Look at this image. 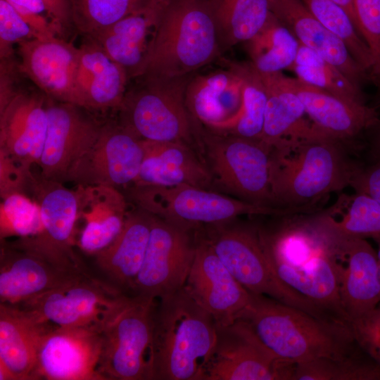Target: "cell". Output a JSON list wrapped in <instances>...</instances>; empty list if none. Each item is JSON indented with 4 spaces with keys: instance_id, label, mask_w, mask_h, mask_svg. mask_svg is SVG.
Masks as SVG:
<instances>
[{
    "instance_id": "cell-36",
    "label": "cell",
    "mask_w": 380,
    "mask_h": 380,
    "mask_svg": "<svg viewBox=\"0 0 380 380\" xmlns=\"http://www.w3.org/2000/svg\"><path fill=\"white\" fill-rule=\"evenodd\" d=\"M158 0H70L74 30L93 39L116 22Z\"/></svg>"
},
{
    "instance_id": "cell-8",
    "label": "cell",
    "mask_w": 380,
    "mask_h": 380,
    "mask_svg": "<svg viewBox=\"0 0 380 380\" xmlns=\"http://www.w3.org/2000/svg\"><path fill=\"white\" fill-rule=\"evenodd\" d=\"M156 299L130 295L101 331L103 380H153Z\"/></svg>"
},
{
    "instance_id": "cell-15",
    "label": "cell",
    "mask_w": 380,
    "mask_h": 380,
    "mask_svg": "<svg viewBox=\"0 0 380 380\" xmlns=\"http://www.w3.org/2000/svg\"><path fill=\"white\" fill-rule=\"evenodd\" d=\"M144 156L143 140L118 120L103 122L94 144L71 167L64 182L77 186L132 185Z\"/></svg>"
},
{
    "instance_id": "cell-35",
    "label": "cell",
    "mask_w": 380,
    "mask_h": 380,
    "mask_svg": "<svg viewBox=\"0 0 380 380\" xmlns=\"http://www.w3.org/2000/svg\"><path fill=\"white\" fill-rule=\"evenodd\" d=\"M350 201L347 213L340 220L329 214L311 220L333 241L380 238V203L366 194L357 192Z\"/></svg>"
},
{
    "instance_id": "cell-22",
    "label": "cell",
    "mask_w": 380,
    "mask_h": 380,
    "mask_svg": "<svg viewBox=\"0 0 380 380\" xmlns=\"http://www.w3.org/2000/svg\"><path fill=\"white\" fill-rule=\"evenodd\" d=\"M286 81L311 122L330 137L341 141L353 139L380 123V113L371 105L346 100L297 77L286 76Z\"/></svg>"
},
{
    "instance_id": "cell-3",
    "label": "cell",
    "mask_w": 380,
    "mask_h": 380,
    "mask_svg": "<svg viewBox=\"0 0 380 380\" xmlns=\"http://www.w3.org/2000/svg\"><path fill=\"white\" fill-rule=\"evenodd\" d=\"M260 237L281 281L327 312L345 319L333 244L310 219L291 223L271 235L260 232Z\"/></svg>"
},
{
    "instance_id": "cell-16",
    "label": "cell",
    "mask_w": 380,
    "mask_h": 380,
    "mask_svg": "<svg viewBox=\"0 0 380 380\" xmlns=\"http://www.w3.org/2000/svg\"><path fill=\"white\" fill-rule=\"evenodd\" d=\"M87 110L47 97V131L38 165L44 179L63 183L73 164L96 141L103 122Z\"/></svg>"
},
{
    "instance_id": "cell-53",
    "label": "cell",
    "mask_w": 380,
    "mask_h": 380,
    "mask_svg": "<svg viewBox=\"0 0 380 380\" xmlns=\"http://www.w3.org/2000/svg\"><path fill=\"white\" fill-rule=\"evenodd\" d=\"M374 241H376L378 246L377 255H378L379 265H380V238L376 239H374Z\"/></svg>"
},
{
    "instance_id": "cell-4",
    "label": "cell",
    "mask_w": 380,
    "mask_h": 380,
    "mask_svg": "<svg viewBox=\"0 0 380 380\" xmlns=\"http://www.w3.org/2000/svg\"><path fill=\"white\" fill-rule=\"evenodd\" d=\"M159 299L153 380H203L216 341V322L184 288Z\"/></svg>"
},
{
    "instance_id": "cell-11",
    "label": "cell",
    "mask_w": 380,
    "mask_h": 380,
    "mask_svg": "<svg viewBox=\"0 0 380 380\" xmlns=\"http://www.w3.org/2000/svg\"><path fill=\"white\" fill-rule=\"evenodd\" d=\"M87 270L77 255L45 247L32 237L1 241L0 304L16 306Z\"/></svg>"
},
{
    "instance_id": "cell-50",
    "label": "cell",
    "mask_w": 380,
    "mask_h": 380,
    "mask_svg": "<svg viewBox=\"0 0 380 380\" xmlns=\"http://www.w3.org/2000/svg\"><path fill=\"white\" fill-rule=\"evenodd\" d=\"M16 10H23L41 13L46 12V8L42 0H5Z\"/></svg>"
},
{
    "instance_id": "cell-45",
    "label": "cell",
    "mask_w": 380,
    "mask_h": 380,
    "mask_svg": "<svg viewBox=\"0 0 380 380\" xmlns=\"http://www.w3.org/2000/svg\"><path fill=\"white\" fill-rule=\"evenodd\" d=\"M32 175L15 162L11 157L0 151V192L1 198L14 193H24L30 188Z\"/></svg>"
},
{
    "instance_id": "cell-20",
    "label": "cell",
    "mask_w": 380,
    "mask_h": 380,
    "mask_svg": "<svg viewBox=\"0 0 380 380\" xmlns=\"http://www.w3.org/2000/svg\"><path fill=\"white\" fill-rule=\"evenodd\" d=\"M334 245L341 305L350 327L380 303L379 261L366 239L336 241Z\"/></svg>"
},
{
    "instance_id": "cell-27",
    "label": "cell",
    "mask_w": 380,
    "mask_h": 380,
    "mask_svg": "<svg viewBox=\"0 0 380 380\" xmlns=\"http://www.w3.org/2000/svg\"><path fill=\"white\" fill-rule=\"evenodd\" d=\"M169 1L158 0L93 39L113 61L126 70L129 81L143 73L156 25Z\"/></svg>"
},
{
    "instance_id": "cell-13",
    "label": "cell",
    "mask_w": 380,
    "mask_h": 380,
    "mask_svg": "<svg viewBox=\"0 0 380 380\" xmlns=\"http://www.w3.org/2000/svg\"><path fill=\"white\" fill-rule=\"evenodd\" d=\"M190 231L153 215L147 249L132 296L157 299L184 287L196 246Z\"/></svg>"
},
{
    "instance_id": "cell-21",
    "label": "cell",
    "mask_w": 380,
    "mask_h": 380,
    "mask_svg": "<svg viewBox=\"0 0 380 380\" xmlns=\"http://www.w3.org/2000/svg\"><path fill=\"white\" fill-rule=\"evenodd\" d=\"M47 96L20 89L0 110V151L25 169L39 165L47 131Z\"/></svg>"
},
{
    "instance_id": "cell-49",
    "label": "cell",
    "mask_w": 380,
    "mask_h": 380,
    "mask_svg": "<svg viewBox=\"0 0 380 380\" xmlns=\"http://www.w3.org/2000/svg\"><path fill=\"white\" fill-rule=\"evenodd\" d=\"M368 154L371 162L380 160V123L368 133Z\"/></svg>"
},
{
    "instance_id": "cell-14",
    "label": "cell",
    "mask_w": 380,
    "mask_h": 380,
    "mask_svg": "<svg viewBox=\"0 0 380 380\" xmlns=\"http://www.w3.org/2000/svg\"><path fill=\"white\" fill-rule=\"evenodd\" d=\"M294 363L270 351L242 322L217 324L203 380H292Z\"/></svg>"
},
{
    "instance_id": "cell-23",
    "label": "cell",
    "mask_w": 380,
    "mask_h": 380,
    "mask_svg": "<svg viewBox=\"0 0 380 380\" xmlns=\"http://www.w3.org/2000/svg\"><path fill=\"white\" fill-rule=\"evenodd\" d=\"M228 67L189 80L185 91L194 122L220 134L231 129L243 111L242 78L232 65Z\"/></svg>"
},
{
    "instance_id": "cell-5",
    "label": "cell",
    "mask_w": 380,
    "mask_h": 380,
    "mask_svg": "<svg viewBox=\"0 0 380 380\" xmlns=\"http://www.w3.org/2000/svg\"><path fill=\"white\" fill-rule=\"evenodd\" d=\"M220 51L208 0H170L156 25L141 75L189 77Z\"/></svg>"
},
{
    "instance_id": "cell-7",
    "label": "cell",
    "mask_w": 380,
    "mask_h": 380,
    "mask_svg": "<svg viewBox=\"0 0 380 380\" xmlns=\"http://www.w3.org/2000/svg\"><path fill=\"white\" fill-rule=\"evenodd\" d=\"M139 208L188 229L227 223L241 215H292L296 209L262 206L189 184L129 189Z\"/></svg>"
},
{
    "instance_id": "cell-44",
    "label": "cell",
    "mask_w": 380,
    "mask_h": 380,
    "mask_svg": "<svg viewBox=\"0 0 380 380\" xmlns=\"http://www.w3.org/2000/svg\"><path fill=\"white\" fill-rule=\"evenodd\" d=\"M357 345L380 366V303L350 324Z\"/></svg>"
},
{
    "instance_id": "cell-34",
    "label": "cell",
    "mask_w": 380,
    "mask_h": 380,
    "mask_svg": "<svg viewBox=\"0 0 380 380\" xmlns=\"http://www.w3.org/2000/svg\"><path fill=\"white\" fill-rule=\"evenodd\" d=\"M253 67L260 73L289 70L296 58L300 42L291 30L271 12L262 27L245 42Z\"/></svg>"
},
{
    "instance_id": "cell-33",
    "label": "cell",
    "mask_w": 380,
    "mask_h": 380,
    "mask_svg": "<svg viewBox=\"0 0 380 380\" xmlns=\"http://www.w3.org/2000/svg\"><path fill=\"white\" fill-rule=\"evenodd\" d=\"M221 51L246 42L264 25L270 0H208Z\"/></svg>"
},
{
    "instance_id": "cell-1",
    "label": "cell",
    "mask_w": 380,
    "mask_h": 380,
    "mask_svg": "<svg viewBox=\"0 0 380 380\" xmlns=\"http://www.w3.org/2000/svg\"><path fill=\"white\" fill-rule=\"evenodd\" d=\"M343 145L317 132L287 138L272 147V206L308 213L322 197L350 186L361 163L354 162Z\"/></svg>"
},
{
    "instance_id": "cell-2",
    "label": "cell",
    "mask_w": 380,
    "mask_h": 380,
    "mask_svg": "<svg viewBox=\"0 0 380 380\" xmlns=\"http://www.w3.org/2000/svg\"><path fill=\"white\" fill-rule=\"evenodd\" d=\"M236 320L274 355L293 363L343 357L360 348L348 324L319 319L264 295L251 293Z\"/></svg>"
},
{
    "instance_id": "cell-31",
    "label": "cell",
    "mask_w": 380,
    "mask_h": 380,
    "mask_svg": "<svg viewBox=\"0 0 380 380\" xmlns=\"http://www.w3.org/2000/svg\"><path fill=\"white\" fill-rule=\"evenodd\" d=\"M30 189L40 207L43 226L42 232L32 237L46 247L75 255L72 246L80 211L77 189L72 191L61 182L33 175Z\"/></svg>"
},
{
    "instance_id": "cell-46",
    "label": "cell",
    "mask_w": 380,
    "mask_h": 380,
    "mask_svg": "<svg viewBox=\"0 0 380 380\" xmlns=\"http://www.w3.org/2000/svg\"><path fill=\"white\" fill-rule=\"evenodd\" d=\"M350 186L355 192L366 194L380 203V160L360 164Z\"/></svg>"
},
{
    "instance_id": "cell-43",
    "label": "cell",
    "mask_w": 380,
    "mask_h": 380,
    "mask_svg": "<svg viewBox=\"0 0 380 380\" xmlns=\"http://www.w3.org/2000/svg\"><path fill=\"white\" fill-rule=\"evenodd\" d=\"M37 37L14 7L0 0V59L14 56V44Z\"/></svg>"
},
{
    "instance_id": "cell-28",
    "label": "cell",
    "mask_w": 380,
    "mask_h": 380,
    "mask_svg": "<svg viewBox=\"0 0 380 380\" xmlns=\"http://www.w3.org/2000/svg\"><path fill=\"white\" fill-rule=\"evenodd\" d=\"M45 327L21 308L0 304V380H34Z\"/></svg>"
},
{
    "instance_id": "cell-24",
    "label": "cell",
    "mask_w": 380,
    "mask_h": 380,
    "mask_svg": "<svg viewBox=\"0 0 380 380\" xmlns=\"http://www.w3.org/2000/svg\"><path fill=\"white\" fill-rule=\"evenodd\" d=\"M126 70L93 39L79 46L75 77V105L88 110H118L127 89Z\"/></svg>"
},
{
    "instance_id": "cell-17",
    "label": "cell",
    "mask_w": 380,
    "mask_h": 380,
    "mask_svg": "<svg viewBox=\"0 0 380 380\" xmlns=\"http://www.w3.org/2000/svg\"><path fill=\"white\" fill-rule=\"evenodd\" d=\"M101 332L89 328L46 327L34 380H103L99 372Z\"/></svg>"
},
{
    "instance_id": "cell-38",
    "label": "cell",
    "mask_w": 380,
    "mask_h": 380,
    "mask_svg": "<svg viewBox=\"0 0 380 380\" xmlns=\"http://www.w3.org/2000/svg\"><path fill=\"white\" fill-rule=\"evenodd\" d=\"M292 380H380V366L360 348L343 357L295 363Z\"/></svg>"
},
{
    "instance_id": "cell-37",
    "label": "cell",
    "mask_w": 380,
    "mask_h": 380,
    "mask_svg": "<svg viewBox=\"0 0 380 380\" xmlns=\"http://www.w3.org/2000/svg\"><path fill=\"white\" fill-rule=\"evenodd\" d=\"M297 78L346 100L365 103L362 87L355 84L340 70L311 49L300 44L291 68Z\"/></svg>"
},
{
    "instance_id": "cell-10",
    "label": "cell",
    "mask_w": 380,
    "mask_h": 380,
    "mask_svg": "<svg viewBox=\"0 0 380 380\" xmlns=\"http://www.w3.org/2000/svg\"><path fill=\"white\" fill-rule=\"evenodd\" d=\"M215 226L207 239L220 260L250 293L264 295L319 319L334 317L291 289L275 275L265 254L260 231L245 225Z\"/></svg>"
},
{
    "instance_id": "cell-19",
    "label": "cell",
    "mask_w": 380,
    "mask_h": 380,
    "mask_svg": "<svg viewBox=\"0 0 380 380\" xmlns=\"http://www.w3.org/2000/svg\"><path fill=\"white\" fill-rule=\"evenodd\" d=\"M17 45L23 76L48 98L75 105L79 47L59 36L33 38Z\"/></svg>"
},
{
    "instance_id": "cell-41",
    "label": "cell",
    "mask_w": 380,
    "mask_h": 380,
    "mask_svg": "<svg viewBox=\"0 0 380 380\" xmlns=\"http://www.w3.org/2000/svg\"><path fill=\"white\" fill-rule=\"evenodd\" d=\"M42 229L40 207L36 200H32L25 193H14L1 198V241L11 236H34Z\"/></svg>"
},
{
    "instance_id": "cell-18",
    "label": "cell",
    "mask_w": 380,
    "mask_h": 380,
    "mask_svg": "<svg viewBox=\"0 0 380 380\" xmlns=\"http://www.w3.org/2000/svg\"><path fill=\"white\" fill-rule=\"evenodd\" d=\"M183 288L218 325L233 324L251 298V293L235 279L207 239L196 241Z\"/></svg>"
},
{
    "instance_id": "cell-6",
    "label": "cell",
    "mask_w": 380,
    "mask_h": 380,
    "mask_svg": "<svg viewBox=\"0 0 380 380\" xmlns=\"http://www.w3.org/2000/svg\"><path fill=\"white\" fill-rule=\"evenodd\" d=\"M134 80L118 110L119 124L140 139L189 144L195 123L185 102L189 77Z\"/></svg>"
},
{
    "instance_id": "cell-48",
    "label": "cell",
    "mask_w": 380,
    "mask_h": 380,
    "mask_svg": "<svg viewBox=\"0 0 380 380\" xmlns=\"http://www.w3.org/2000/svg\"><path fill=\"white\" fill-rule=\"evenodd\" d=\"M48 18L56 25L59 36L65 38L74 30L70 0H42Z\"/></svg>"
},
{
    "instance_id": "cell-26",
    "label": "cell",
    "mask_w": 380,
    "mask_h": 380,
    "mask_svg": "<svg viewBox=\"0 0 380 380\" xmlns=\"http://www.w3.org/2000/svg\"><path fill=\"white\" fill-rule=\"evenodd\" d=\"M143 144L144 159L132 185L168 187L189 184L207 189L212 187L211 171L189 144L148 140H143Z\"/></svg>"
},
{
    "instance_id": "cell-39",
    "label": "cell",
    "mask_w": 380,
    "mask_h": 380,
    "mask_svg": "<svg viewBox=\"0 0 380 380\" xmlns=\"http://www.w3.org/2000/svg\"><path fill=\"white\" fill-rule=\"evenodd\" d=\"M243 81V111L241 117L226 134L260 140L267 105V90L259 72L250 62H228Z\"/></svg>"
},
{
    "instance_id": "cell-30",
    "label": "cell",
    "mask_w": 380,
    "mask_h": 380,
    "mask_svg": "<svg viewBox=\"0 0 380 380\" xmlns=\"http://www.w3.org/2000/svg\"><path fill=\"white\" fill-rule=\"evenodd\" d=\"M153 215L140 208L128 213L124 226L106 248L94 255L96 263L109 282L127 293L141 267L147 249Z\"/></svg>"
},
{
    "instance_id": "cell-25",
    "label": "cell",
    "mask_w": 380,
    "mask_h": 380,
    "mask_svg": "<svg viewBox=\"0 0 380 380\" xmlns=\"http://www.w3.org/2000/svg\"><path fill=\"white\" fill-rule=\"evenodd\" d=\"M272 12L291 30L300 44L308 47L340 70L355 84L370 80L337 35L317 20L300 0H270Z\"/></svg>"
},
{
    "instance_id": "cell-40",
    "label": "cell",
    "mask_w": 380,
    "mask_h": 380,
    "mask_svg": "<svg viewBox=\"0 0 380 380\" xmlns=\"http://www.w3.org/2000/svg\"><path fill=\"white\" fill-rule=\"evenodd\" d=\"M307 10L347 46L355 60L370 75L369 48L346 11L333 0H300Z\"/></svg>"
},
{
    "instance_id": "cell-32",
    "label": "cell",
    "mask_w": 380,
    "mask_h": 380,
    "mask_svg": "<svg viewBox=\"0 0 380 380\" xmlns=\"http://www.w3.org/2000/svg\"><path fill=\"white\" fill-rule=\"evenodd\" d=\"M260 75L267 96L262 141L273 147L287 138L322 132L305 118L304 106L282 72Z\"/></svg>"
},
{
    "instance_id": "cell-9",
    "label": "cell",
    "mask_w": 380,
    "mask_h": 380,
    "mask_svg": "<svg viewBox=\"0 0 380 380\" xmlns=\"http://www.w3.org/2000/svg\"><path fill=\"white\" fill-rule=\"evenodd\" d=\"M129 296L85 270L15 307L47 327L89 328L101 332Z\"/></svg>"
},
{
    "instance_id": "cell-29",
    "label": "cell",
    "mask_w": 380,
    "mask_h": 380,
    "mask_svg": "<svg viewBox=\"0 0 380 380\" xmlns=\"http://www.w3.org/2000/svg\"><path fill=\"white\" fill-rule=\"evenodd\" d=\"M79 217L84 221L79 246L96 255L110 245L121 232L127 215L124 196L113 186H77Z\"/></svg>"
},
{
    "instance_id": "cell-47",
    "label": "cell",
    "mask_w": 380,
    "mask_h": 380,
    "mask_svg": "<svg viewBox=\"0 0 380 380\" xmlns=\"http://www.w3.org/2000/svg\"><path fill=\"white\" fill-rule=\"evenodd\" d=\"M23 75L15 57L0 59V110L20 90L19 77Z\"/></svg>"
},
{
    "instance_id": "cell-42",
    "label": "cell",
    "mask_w": 380,
    "mask_h": 380,
    "mask_svg": "<svg viewBox=\"0 0 380 380\" xmlns=\"http://www.w3.org/2000/svg\"><path fill=\"white\" fill-rule=\"evenodd\" d=\"M360 34L367 44L373 65L370 81L380 77V0H353Z\"/></svg>"
},
{
    "instance_id": "cell-51",
    "label": "cell",
    "mask_w": 380,
    "mask_h": 380,
    "mask_svg": "<svg viewBox=\"0 0 380 380\" xmlns=\"http://www.w3.org/2000/svg\"><path fill=\"white\" fill-rule=\"evenodd\" d=\"M333 1H334L336 4H338L340 6H341L346 11V12L348 13V15H349V17L351 18L352 21L353 22L356 30L360 34L357 18H356L355 11H354L353 0H333Z\"/></svg>"
},
{
    "instance_id": "cell-52",
    "label": "cell",
    "mask_w": 380,
    "mask_h": 380,
    "mask_svg": "<svg viewBox=\"0 0 380 380\" xmlns=\"http://www.w3.org/2000/svg\"><path fill=\"white\" fill-rule=\"evenodd\" d=\"M374 84L376 86L377 90L371 106L375 108L380 113V77Z\"/></svg>"
},
{
    "instance_id": "cell-12",
    "label": "cell",
    "mask_w": 380,
    "mask_h": 380,
    "mask_svg": "<svg viewBox=\"0 0 380 380\" xmlns=\"http://www.w3.org/2000/svg\"><path fill=\"white\" fill-rule=\"evenodd\" d=\"M205 153L217 182L241 200L272 206V147L261 140L203 133Z\"/></svg>"
}]
</instances>
